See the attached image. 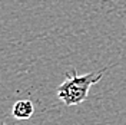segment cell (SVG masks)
Returning a JSON list of instances; mask_svg holds the SVG:
<instances>
[{
	"instance_id": "1",
	"label": "cell",
	"mask_w": 126,
	"mask_h": 125,
	"mask_svg": "<svg viewBox=\"0 0 126 125\" xmlns=\"http://www.w3.org/2000/svg\"><path fill=\"white\" fill-rule=\"evenodd\" d=\"M106 69H100L99 72H90L85 75H79L75 68L67 70L64 75L66 79L57 86V98L66 106H75L87 99L90 86L96 85L103 78Z\"/></svg>"
},
{
	"instance_id": "2",
	"label": "cell",
	"mask_w": 126,
	"mask_h": 125,
	"mask_svg": "<svg viewBox=\"0 0 126 125\" xmlns=\"http://www.w3.org/2000/svg\"><path fill=\"white\" fill-rule=\"evenodd\" d=\"M34 112V105L33 102L29 99H20L13 105L12 108V115L16 119H20V121H26L33 115Z\"/></svg>"
},
{
	"instance_id": "3",
	"label": "cell",
	"mask_w": 126,
	"mask_h": 125,
	"mask_svg": "<svg viewBox=\"0 0 126 125\" xmlns=\"http://www.w3.org/2000/svg\"><path fill=\"white\" fill-rule=\"evenodd\" d=\"M0 125H6V124H0Z\"/></svg>"
}]
</instances>
